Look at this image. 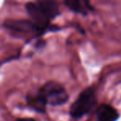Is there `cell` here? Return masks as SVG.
<instances>
[{
  "label": "cell",
  "instance_id": "cell-2",
  "mask_svg": "<svg viewBox=\"0 0 121 121\" xmlns=\"http://www.w3.org/2000/svg\"><path fill=\"white\" fill-rule=\"evenodd\" d=\"M95 103L94 90L92 88H87L80 94L76 100L71 104L70 114L73 118L82 117L87 114L94 106Z\"/></svg>",
  "mask_w": 121,
  "mask_h": 121
},
{
  "label": "cell",
  "instance_id": "cell-7",
  "mask_svg": "<svg viewBox=\"0 0 121 121\" xmlns=\"http://www.w3.org/2000/svg\"><path fill=\"white\" fill-rule=\"evenodd\" d=\"M27 103L32 108L39 112H43L45 110L47 103L44 100V99L37 93L36 95H32L28 97L27 99Z\"/></svg>",
  "mask_w": 121,
  "mask_h": 121
},
{
  "label": "cell",
  "instance_id": "cell-1",
  "mask_svg": "<svg viewBox=\"0 0 121 121\" xmlns=\"http://www.w3.org/2000/svg\"><path fill=\"white\" fill-rule=\"evenodd\" d=\"M38 94L46 101L47 104L60 105L68 100V94L60 84L49 81L40 88Z\"/></svg>",
  "mask_w": 121,
  "mask_h": 121
},
{
  "label": "cell",
  "instance_id": "cell-3",
  "mask_svg": "<svg viewBox=\"0 0 121 121\" xmlns=\"http://www.w3.org/2000/svg\"><path fill=\"white\" fill-rule=\"evenodd\" d=\"M4 27L11 32L18 34H29L41 32L38 27L28 20H8L4 22Z\"/></svg>",
  "mask_w": 121,
  "mask_h": 121
},
{
  "label": "cell",
  "instance_id": "cell-4",
  "mask_svg": "<svg viewBox=\"0 0 121 121\" xmlns=\"http://www.w3.org/2000/svg\"><path fill=\"white\" fill-rule=\"evenodd\" d=\"M65 4L71 11L82 15H86L92 10L90 0H65Z\"/></svg>",
  "mask_w": 121,
  "mask_h": 121
},
{
  "label": "cell",
  "instance_id": "cell-6",
  "mask_svg": "<svg viewBox=\"0 0 121 121\" xmlns=\"http://www.w3.org/2000/svg\"><path fill=\"white\" fill-rule=\"evenodd\" d=\"M37 2L51 20L58 15V5L55 0H37Z\"/></svg>",
  "mask_w": 121,
  "mask_h": 121
},
{
  "label": "cell",
  "instance_id": "cell-8",
  "mask_svg": "<svg viewBox=\"0 0 121 121\" xmlns=\"http://www.w3.org/2000/svg\"><path fill=\"white\" fill-rule=\"evenodd\" d=\"M17 121H36L33 119H30V118H22V119H18Z\"/></svg>",
  "mask_w": 121,
  "mask_h": 121
},
{
  "label": "cell",
  "instance_id": "cell-5",
  "mask_svg": "<svg viewBox=\"0 0 121 121\" xmlns=\"http://www.w3.org/2000/svg\"><path fill=\"white\" fill-rule=\"evenodd\" d=\"M98 121H115L119 117L117 111L108 104H101L97 109Z\"/></svg>",
  "mask_w": 121,
  "mask_h": 121
}]
</instances>
